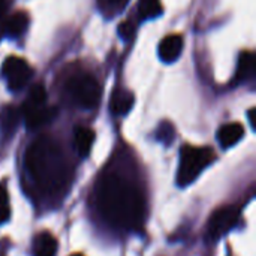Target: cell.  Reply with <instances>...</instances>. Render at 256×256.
Here are the masks:
<instances>
[{
  "instance_id": "cell-1",
  "label": "cell",
  "mask_w": 256,
  "mask_h": 256,
  "mask_svg": "<svg viewBox=\"0 0 256 256\" xmlns=\"http://www.w3.org/2000/svg\"><path fill=\"white\" fill-rule=\"evenodd\" d=\"M96 206L114 228L136 231L146 218V202L140 189L118 174H104L96 184Z\"/></svg>"
},
{
  "instance_id": "cell-2",
  "label": "cell",
  "mask_w": 256,
  "mask_h": 256,
  "mask_svg": "<svg viewBox=\"0 0 256 256\" xmlns=\"http://www.w3.org/2000/svg\"><path fill=\"white\" fill-rule=\"evenodd\" d=\"M26 170L42 195L62 192L70 180V166L60 146L50 136L38 138L26 152Z\"/></svg>"
},
{
  "instance_id": "cell-3",
  "label": "cell",
  "mask_w": 256,
  "mask_h": 256,
  "mask_svg": "<svg viewBox=\"0 0 256 256\" xmlns=\"http://www.w3.org/2000/svg\"><path fill=\"white\" fill-rule=\"evenodd\" d=\"M216 154L207 147L184 146L180 152V164L177 171V184L186 188L194 183L198 176L214 160Z\"/></svg>"
},
{
  "instance_id": "cell-4",
  "label": "cell",
  "mask_w": 256,
  "mask_h": 256,
  "mask_svg": "<svg viewBox=\"0 0 256 256\" xmlns=\"http://www.w3.org/2000/svg\"><path fill=\"white\" fill-rule=\"evenodd\" d=\"M66 90L72 100L86 110H93L98 106L100 100V86L96 81L94 76L88 74H78L74 75L68 82H66Z\"/></svg>"
},
{
  "instance_id": "cell-5",
  "label": "cell",
  "mask_w": 256,
  "mask_h": 256,
  "mask_svg": "<svg viewBox=\"0 0 256 256\" xmlns=\"http://www.w3.org/2000/svg\"><path fill=\"white\" fill-rule=\"evenodd\" d=\"M240 219V207L226 206L213 213L208 220V237L212 240H219L226 236Z\"/></svg>"
},
{
  "instance_id": "cell-6",
  "label": "cell",
  "mask_w": 256,
  "mask_h": 256,
  "mask_svg": "<svg viewBox=\"0 0 256 256\" xmlns=\"http://www.w3.org/2000/svg\"><path fill=\"white\" fill-rule=\"evenodd\" d=\"M2 70L10 90H20L32 78V68L21 57H8L2 66Z\"/></svg>"
},
{
  "instance_id": "cell-7",
  "label": "cell",
  "mask_w": 256,
  "mask_h": 256,
  "mask_svg": "<svg viewBox=\"0 0 256 256\" xmlns=\"http://www.w3.org/2000/svg\"><path fill=\"white\" fill-rule=\"evenodd\" d=\"M22 116L28 129H39L48 124L56 117V110L46 106L45 104L33 105V104L26 102L22 105Z\"/></svg>"
},
{
  "instance_id": "cell-8",
  "label": "cell",
  "mask_w": 256,
  "mask_h": 256,
  "mask_svg": "<svg viewBox=\"0 0 256 256\" xmlns=\"http://www.w3.org/2000/svg\"><path fill=\"white\" fill-rule=\"evenodd\" d=\"M183 38L180 34H168L159 44V57L165 63L176 62L183 51Z\"/></svg>"
},
{
  "instance_id": "cell-9",
  "label": "cell",
  "mask_w": 256,
  "mask_h": 256,
  "mask_svg": "<svg viewBox=\"0 0 256 256\" xmlns=\"http://www.w3.org/2000/svg\"><path fill=\"white\" fill-rule=\"evenodd\" d=\"M244 136V128L242 123H228L224 124L218 132V141L224 148L236 146Z\"/></svg>"
},
{
  "instance_id": "cell-10",
  "label": "cell",
  "mask_w": 256,
  "mask_h": 256,
  "mask_svg": "<svg viewBox=\"0 0 256 256\" xmlns=\"http://www.w3.org/2000/svg\"><path fill=\"white\" fill-rule=\"evenodd\" d=\"M134 102H135V98L130 92L124 88H118L114 92L111 98V111L116 116H124L130 111V108L134 106Z\"/></svg>"
},
{
  "instance_id": "cell-11",
  "label": "cell",
  "mask_w": 256,
  "mask_h": 256,
  "mask_svg": "<svg viewBox=\"0 0 256 256\" xmlns=\"http://www.w3.org/2000/svg\"><path fill=\"white\" fill-rule=\"evenodd\" d=\"M33 256H56L57 254V240L48 234H38L33 240Z\"/></svg>"
},
{
  "instance_id": "cell-12",
  "label": "cell",
  "mask_w": 256,
  "mask_h": 256,
  "mask_svg": "<svg viewBox=\"0 0 256 256\" xmlns=\"http://www.w3.org/2000/svg\"><path fill=\"white\" fill-rule=\"evenodd\" d=\"M94 142V132L88 128L80 126L75 129V150L81 158H87Z\"/></svg>"
},
{
  "instance_id": "cell-13",
  "label": "cell",
  "mask_w": 256,
  "mask_h": 256,
  "mask_svg": "<svg viewBox=\"0 0 256 256\" xmlns=\"http://www.w3.org/2000/svg\"><path fill=\"white\" fill-rule=\"evenodd\" d=\"M28 24V15L26 12H15L12 14L6 22H4V32L6 34L12 36V38H18L20 34H22L27 28Z\"/></svg>"
},
{
  "instance_id": "cell-14",
  "label": "cell",
  "mask_w": 256,
  "mask_h": 256,
  "mask_svg": "<svg viewBox=\"0 0 256 256\" xmlns=\"http://www.w3.org/2000/svg\"><path fill=\"white\" fill-rule=\"evenodd\" d=\"M255 75V56L250 51H243L238 57L237 64V80L248 81Z\"/></svg>"
},
{
  "instance_id": "cell-15",
  "label": "cell",
  "mask_w": 256,
  "mask_h": 256,
  "mask_svg": "<svg viewBox=\"0 0 256 256\" xmlns=\"http://www.w3.org/2000/svg\"><path fill=\"white\" fill-rule=\"evenodd\" d=\"M138 14L142 20H152L162 14L160 0H140Z\"/></svg>"
},
{
  "instance_id": "cell-16",
  "label": "cell",
  "mask_w": 256,
  "mask_h": 256,
  "mask_svg": "<svg viewBox=\"0 0 256 256\" xmlns=\"http://www.w3.org/2000/svg\"><path fill=\"white\" fill-rule=\"evenodd\" d=\"M16 124H18V112L14 108H10V106L4 108L0 112V130L3 134L9 135V134L14 132Z\"/></svg>"
},
{
  "instance_id": "cell-17",
  "label": "cell",
  "mask_w": 256,
  "mask_h": 256,
  "mask_svg": "<svg viewBox=\"0 0 256 256\" xmlns=\"http://www.w3.org/2000/svg\"><path fill=\"white\" fill-rule=\"evenodd\" d=\"M10 216V202H9V194L4 183L0 184V225L8 222Z\"/></svg>"
},
{
  "instance_id": "cell-18",
  "label": "cell",
  "mask_w": 256,
  "mask_h": 256,
  "mask_svg": "<svg viewBox=\"0 0 256 256\" xmlns=\"http://www.w3.org/2000/svg\"><path fill=\"white\" fill-rule=\"evenodd\" d=\"M126 3L128 0H99V8L108 15H116L126 6Z\"/></svg>"
},
{
  "instance_id": "cell-19",
  "label": "cell",
  "mask_w": 256,
  "mask_h": 256,
  "mask_svg": "<svg viewBox=\"0 0 256 256\" xmlns=\"http://www.w3.org/2000/svg\"><path fill=\"white\" fill-rule=\"evenodd\" d=\"M28 104H33V105H42L46 102V92H45V87L42 84H36L32 87L30 90V94H28V99H27Z\"/></svg>"
},
{
  "instance_id": "cell-20",
  "label": "cell",
  "mask_w": 256,
  "mask_h": 256,
  "mask_svg": "<svg viewBox=\"0 0 256 256\" xmlns=\"http://www.w3.org/2000/svg\"><path fill=\"white\" fill-rule=\"evenodd\" d=\"M158 140L165 142L166 146L171 144V141L174 140V126L168 122H164L160 126H159V130H158Z\"/></svg>"
},
{
  "instance_id": "cell-21",
  "label": "cell",
  "mask_w": 256,
  "mask_h": 256,
  "mask_svg": "<svg viewBox=\"0 0 256 256\" xmlns=\"http://www.w3.org/2000/svg\"><path fill=\"white\" fill-rule=\"evenodd\" d=\"M134 32H135V26H134L132 21H123V22L118 26V34H120L123 39L132 38Z\"/></svg>"
},
{
  "instance_id": "cell-22",
  "label": "cell",
  "mask_w": 256,
  "mask_h": 256,
  "mask_svg": "<svg viewBox=\"0 0 256 256\" xmlns=\"http://www.w3.org/2000/svg\"><path fill=\"white\" fill-rule=\"evenodd\" d=\"M254 114H255V110L252 108V110L249 111V120H250V124H252V128H255V117H254Z\"/></svg>"
},
{
  "instance_id": "cell-23",
  "label": "cell",
  "mask_w": 256,
  "mask_h": 256,
  "mask_svg": "<svg viewBox=\"0 0 256 256\" xmlns=\"http://www.w3.org/2000/svg\"><path fill=\"white\" fill-rule=\"evenodd\" d=\"M3 10H4V0H0V16L3 14Z\"/></svg>"
},
{
  "instance_id": "cell-24",
  "label": "cell",
  "mask_w": 256,
  "mask_h": 256,
  "mask_svg": "<svg viewBox=\"0 0 256 256\" xmlns=\"http://www.w3.org/2000/svg\"><path fill=\"white\" fill-rule=\"evenodd\" d=\"M74 256H80V255H74Z\"/></svg>"
}]
</instances>
